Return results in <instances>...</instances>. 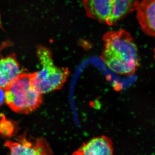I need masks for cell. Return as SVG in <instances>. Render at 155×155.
Segmentation results:
<instances>
[{
	"instance_id": "ba28073f",
	"label": "cell",
	"mask_w": 155,
	"mask_h": 155,
	"mask_svg": "<svg viewBox=\"0 0 155 155\" xmlns=\"http://www.w3.org/2000/svg\"><path fill=\"white\" fill-rule=\"evenodd\" d=\"M20 74L19 64L14 54L0 59V87L5 89Z\"/></svg>"
},
{
	"instance_id": "277c9868",
	"label": "cell",
	"mask_w": 155,
	"mask_h": 155,
	"mask_svg": "<svg viewBox=\"0 0 155 155\" xmlns=\"http://www.w3.org/2000/svg\"><path fill=\"white\" fill-rule=\"evenodd\" d=\"M103 40L105 49L112 51L136 72L140 66L139 56L137 45L129 32L124 29L108 31Z\"/></svg>"
},
{
	"instance_id": "7c38bea8",
	"label": "cell",
	"mask_w": 155,
	"mask_h": 155,
	"mask_svg": "<svg viewBox=\"0 0 155 155\" xmlns=\"http://www.w3.org/2000/svg\"><path fill=\"white\" fill-rule=\"evenodd\" d=\"M154 58L155 59V48L154 49Z\"/></svg>"
},
{
	"instance_id": "52a82bcc",
	"label": "cell",
	"mask_w": 155,
	"mask_h": 155,
	"mask_svg": "<svg viewBox=\"0 0 155 155\" xmlns=\"http://www.w3.org/2000/svg\"><path fill=\"white\" fill-rule=\"evenodd\" d=\"M136 11L142 30L147 35L155 37V0H142Z\"/></svg>"
},
{
	"instance_id": "9c48e42d",
	"label": "cell",
	"mask_w": 155,
	"mask_h": 155,
	"mask_svg": "<svg viewBox=\"0 0 155 155\" xmlns=\"http://www.w3.org/2000/svg\"><path fill=\"white\" fill-rule=\"evenodd\" d=\"M101 58L111 70L119 75H131L135 72L110 50L105 49Z\"/></svg>"
},
{
	"instance_id": "8992f818",
	"label": "cell",
	"mask_w": 155,
	"mask_h": 155,
	"mask_svg": "<svg viewBox=\"0 0 155 155\" xmlns=\"http://www.w3.org/2000/svg\"><path fill=\"white\" fill-rule=\"evenodd\" d=\"M72 155H114L113 142L102 135L84 143Z\"/></svg>"
},
{
	"instance_id": "5b68a950",
	"label": "cell",
	"mask_w": 155,
	"mask_h": 155,
	"mask_svg": "<svg viewBox=\"0 0 155 155\" xmlns=\"http://www.w3.org/2000/svg\"><path fill=\"white\" fill-rule=\"evenodd\" d=\"M5 146L8 148L10 155H52L53 152L48 142L43 137L35 138L27 132L18 137L16 141L7 140Z\"/></svg>"
},
{
	"instance_id": "30bf717a",
	"label": "cell",
	"mask_w": 155,
	"mask_h": 155,
	"mask_svg": "<svg viewBox=\"0 0 155 155\" xmlns=\"http://www.w3.org/2000/svg\"><path fill=\"white\" fill-rule=\"evenodd\" d=\"M19 129L17 122L6 119L4 114H0V136L10 138L17 134Z\"/></svg>"
},
{
	"instance_id": "3957f363",
	"label": "cell",
	"mask_w": 155,
	"mask_h": 155,
	"mask_svg": "<svg viewBox=\"0 0 155 155\" xmlns=\"http://www.w3.org/2000/svg\"><path fill=\"white\" fill-rule=\"evenodd\" d=\"M37 54L41 65V70L34 72V83L41 93L46 94L62 88L69 77V69L54 64L51 50L38 46Z\"/></svg>"
},
{
	"instance_id": "7a4b0ae2",
	"label": "cell",
	"mask_w": 155,
	"mask_h": 155,
	"mask_svg": "<svg viewBox=\"0 0 155 155\" xmlns=\"http://www.w3.org/2000/svg\"><path fill=\"white\" fill-rule=\"evenodd\" d=\"M87 17L103 24H116L136 11L139 0H82Z\"/></svg>"
},
{
	"instance_id": "8fae6325",
	"label": "cell",
	"mask_w": 155,
	"mask_h": 155,
	"mask_svg": "<svg viewBox=\"0 0 155 155\" xmlns=\"http://www.w3.org/2000/svg\"><path fill=\"white\" fill-rule=\"evenodd\" d=\"M5 102V89L0 87V106Z\"/></svg>"
},
{
	"instance_id": "6da1fadb",
	"label": "cell",
	"mask_w": 155,
	"mask_h": 155,
	"mask_svg": "<svg viewBox=\"0 0 155 155\" xmlns=\"http://www.w3.org/2000/svg\"><path fill=\"white\" fill-rule=\"evenodd\" d=\"M32 73H21L5 89V102L12 111L28 114L41 103L42 94L34 83Z\"/></svg>"
}]
</instances>
